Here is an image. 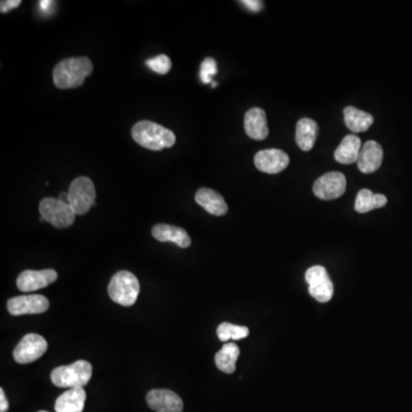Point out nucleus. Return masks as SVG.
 <instances>
[{
	"label": "nucleus",
	"instance_id": "1a4fd4ad",
	"mask_svg": "<svg viewBox=\"0 0 412 412\" xmlns=\"http://www.w3.org/2000/svg\"><path fill=\"white\" fill-rule=\"evenodd\" d=\"M347 181L340 172H329L320 176L313 186V191L317 198L324 200H337L346 191Z\"/></svg>",
	"mask_w": 412,
	"mask_h": 412
},
{
	"label": "nucleus",
	"instance_id": "bb28decb",
	"mask_svg": "<svg viewBox=\"0 0 412 412\" xmlns=\"http://www.w3.org/2000/svg\"><path fill=\"white\" fill-rule=\"evenodd\" d=\"M240 3L243 4V6L246 7L247 10L255 13L260 12L262 10V7H264V3L259 1V0H244Z\"/></svg>",
	"mask_w": 412,
	"mask_h": 412
},
{
	"label": "nucleus",
	"instance_id": "7c9ffc66",
	"mask_svg": "<svg viewBox=\"0 0 412 412\" xmlns=\"http://www.w3.org/2000/svg\"><path fill=\"white\" fill-rule=\"evenodd\" d=\"M59 200H62V202H65V203L69 204V194L68 193H61L59 196Z\"/></svg>",
	"mask_w": 412,
	"mask_h": 412
},
{
	"label": "nucleus",
	"instance_id": "dca6fc26",
	"mask_svg": "<svg viewBox=\"0 0 412 412\" xmlns=\"http://www.w3.org/2000/svg\"><path fill=\"white\" fill-rule=\"evenodd\" d=\"M195 200L212 216H225L228 212V205L224 197L210 188H200L195 195Z\"/></svg>",
	"mask_w": 412,
	"mask_h": 412
},
{
	"label": "nucleus",
	"instance_id": "0eeeda50",
	"mask_svg": "<svg viewBox=\"0 0 412 412\" xmlns=\"http://www.w3.org/2000/svg\"><path fill=\"white\" fill-rule=\"evenodd\" d=\"M306 282L309 286V293L318 302H328L333 299V281L330 278L326 268L313 266L306 271Z\"/></svg>",
	"mask_w": 412,
	"mask_h": 412
},
{
	"label": "nucleus",
	"instance_id": "f03ea898",
	"mask_svg": "<svg viewBox=\"0 0 412 412\" xmlns=\"http://www.w3.org/2000/svg\"><path fill=\"white\" fill-rule=\"evenodd\" d=\"M132 138L139 145L154 151L171 148L176 143V136L172 131L150 120L136 123L132 129Z\"/></svg>",
	"mask_w": 412,
	"mask_h": 412
},
{
	"label": "nucleus",
	"instance_id": "9b49d317",
	"mask_svg": "<svg viewBox=\"0 0 412 412\" xmlns=\"http://www.w3.org/2000/svg\"><path fill=\"white\" fill-rule=\"evenodd\" d=\"M290 158L286 153L280 149H266L257 153L255 165L259 171L269 174H276L289 165Z\"/></svg>",
	"mask_w": 412,
	"mask_h": 412
},
{
	"label": "nucleus",
	"instance_id": "9d476101",
	"mask_svg": "<svg viewBox=\"0 0 412 412\" xmlns=\"http://www.w3.org/2000/svg\"><path fill=\"white\" fill-rule=\"evenodd\" d=\"M49 308V299L44 295H20L7 302V309L13 316L20 315L41 314Z\"/></svg>",
	"mask_w": 412,
	"mask_h": 412
},
{
	"label": "nucleus",
	"instance_id": "b1692460",
	"mask_svg": "<svg viewBox=\"0 0 412 412\" xmlns=\"http://www.w3.org/2000/svg\"><path fill=\"white\" fill-rule=\"evenodd\" d=\"M250 330L246 326H234V324L221 323L218 326L217 330V335L221 342H228L229 339H234V340H240L249 335Z\"/></svg>",
	"mask_w": 412,
	"mask_h": 412
},
{
	"label": "nucleus",
	"instance_id": "2f4dec72",
	"mask_svg": "<svg viewBox=\"0 0 412 412\" xmlns=\"http://www.w3.org/2000/svg\"><path fill=\"white\" fill-rule=\"evenodd\" d=\"M38 412H47V411H38Z\"/></svg>",
	"mask_w": 412,
	"mask_h": 412
},
{
	"label": "nucleus",
	"instance_id": "20e7f679",
	"mask_svg": "<svg viewBox=\"0 0 412 412\" xmlns=\"http://www.w3.org/2000/svg\"><path fill=\"white\" fill-rule=\"evenodd\" d=\"M108 293L112 302L129 307L136 304L140 293V283L131 271H120L111 277Z\"/></svg>",
	"mask_w": 412,
	"mask_h": 412
},
{
	"label": "nucleus",
	"instance_id": "a878e982",
	"mask_svg": "<svg viewBox=\"0 0 412 412\" xmlns=\"http://www.w3.org/2000/svg\"><path fill=\"white\" fill-rule=\"evenodd\" d=\"M218 74L216 60L212 58H206L200 65V77L202 83L210 84L212 82V77Z\"/></svg>",
	"mask_w": 412,
	"mask_h": 412
},
{
	"label": "nucleus",
	"instance_id": "f257e3e1",
	"mask_svg": "<svg viewBox=\"0 0 412 412\" xmlns=\"http://www.w3.org/2000/svg\"><path fill=\"white\" fill-rule=\"evenodd\" d=\"M93 65L85 56L62 60L53 71V80L60 89H76L92 74Z\"/></svg>",
	"mask_w": 412,
	"mask_h": 412
},
{
	"label": "nucleus",
	"instance_id": "aec40b11",
	"mask_svg": "<svg viewBox=\"0 0 412 412\" xmlns=\"http://www.w3.org/2000/svg\"><path fill=\"white\" fill-rule=\"evenodd\" d=\"M362 143L359 136L349 134L345 136L339 147L335 149V158L340 164H353L359 160Z\"/></svg>",
	"mask_w": 412,
	"mask_h": 412
},
{
	"label": "nucleus",
	"instance_id": "cd10ccee",
	"mask_svg": "<svg viewBox=\"0 0 412 412\" xmlns=\"http://www.w3.org/2000/svg\"><path fill=\"white\" fill-rule=\"evenodd\" d=\"M20 5H21V0H6L0 3V11L1 13L10 12L16 7H19Z\"/></svg>",
	"mask_w": 412,
	"mask_h": 412
},
{
	"label": "nucleus",
	"instance_id": "f8f14e48",
	"mask_svg": "<svg viewBox=\"0 0 412 412\" xmlns=\"http://www.w3.org/2000/svg\"><path fill=\"white\" fill-rule=\"evenodd\" d=\"M56 278H58V274L54 269L25 271H22L18 277L16 285L22 292H32L54 283Z\"/></svg>",
	"mask_w": 412,
	"mask_h": 412
},
{
	"label": "nucleus",
	"instance_id": "412c9836",
	"mask_svg": "<svg viewBox=\"0 0 412 412\" xmlns=\"http://www.w3.org/2000/svg\"><path fill=\"white\" fill-rule=\"evenodd\" d=\"M344 118L346 127L354 133L366 132L373 124V115L352 105L344 109Z\"/></svg>",
	"mask_w": 412,
	"mask_h": 412
},
{
	"label": "nucleus",
	"instance_id": "ddd939ff",
	"mask_svg": "<svg viewBox=\"0 0 412 412\" xmlns=\"http://www.w3.org/2000/svg\"><path fill=\"white\" fill-rule=\"evenodd\" d=\"M147 403L156 412H182L184 402L178 394L169 390H153L147 394Z\"/></svg>",
	"mask_w": 412,
	"mask_h": 412
},
{
	"label": "nucleus",
	"instance_id": "39448f33",
	"mask_svg": "<svg viewBox=\"0 0 412 412\" xmlns=\"http://www.w3.org/2000/svg\"><path fill=\"white\" fill-rule=\"evenodd\" d=\"M39 213L44 221L60 229L70 227L77 216L70 204L53 197H46L41 200L39 203Z\"/></svg>",
	"mask_w": 412,
	"mask_h": 412
},
{
	"label": "nucleus",
	"instance_id": "423d86ee",
	"mask_svg": "<svg viewBox=\"0 0 412 412\" xmlns=\"http://www.w3.org/2000/svg\"><path fill=\"white\" fill-rule=\"evenodd\" d=\"M68 194L69 204L77 216H83L96 205V187L87 176L75 179L69 187Z\"/></svg>",
	"mask_w": 412,
	"mask_h": 412
},
{
	"label": "nucleus",
	"instance_id": "c756f323",
	"mask_svg": "<svg viewBox=\"0 0 412 412\" xmlns=\"http://www.w3.org/2000/svg\"><path fill=\"white\" fill-rule=\"evenodd\" d=\"M53 1H49V0H43V1H40V10L43 11V12H49V8L53 5Z\"/></svg>",
	"mask_w": 412,
	"mask_h": 412
},
{
	"label": "nucleus",
	"instance_id": "4be33fe9",
	"mask_svg": "<svg viewBox=\"0 0 412 412\" xmlns=\"http://www.w3.org/2000/svg\"><path fill=\"white\" fill-rule=\"evenodd\" d=\"M240 356V348L234 342H227L216 354L214 362L217 368L225 373H234L236 370L237 359Z\"/></svg>",
	"mask_w": 412,
	"mask_h": 412
},
{
	"label": "nucleus",
	"instance_id": "393cba45",
	"mask_svg": "<svg viewBox=\"0 0 412 412\" xmlns=\"http://www.w3.org/2000/svg\"><path fill=\"white\" fill-rule=\"evenodd\" d=\"M146 65L151 70L157 72L160 75H167L171 68H172V62L169 56L165 54H160V56L153 58L146 61Z\"/></svg>",
	"mask_w": 412,
	"mask_h": 412
},
{
	"label": "nucleus",
	"instance_id": "5701e85b",
	"mask_svg": "<svg viewBox=\"0 0 412 412\" xmlns=\"http://www.w3.org/2000/svg\"><path fill=\"white\" fill-rule=\"evenodd\" d=\"M387 204V198L385 195L373 194L369 189L359 191L355 200V210L359 213H366L373 210L380 209Z\"/></svg>",
	"mask_w": 412,
	"mask_h": 412
},
{
	"label": "nucleus",
	"instance_id": "4468645a",
	"mask_svg": "<svg viewBox=\"0 0 412 412\" xmlns=\"http://www.w3.org/2000/svg\"><path fill=\"white\" fill-rule=\"evenodd\" d=\"M382 160H384V150L382 146L378 142L368 141L362 146L360 156L357 160V167L360 169L361 172L373 173L382 167Z\"/></svg>",
	"mask_w": 412,
	"mask_h": 412
},
{
	"label": "nucleus",
	"instance_id": "2eb2a0df",
	"mask_svg": "<svg viewBox=\"0 0 412 412\" xmlns=\"http://www.w3.org/2000/svg\"><path fill=\"white\" fill-rule=\"evenodd\" d=\"M244 129L246 134L253 140H265L269 133L265 110L262 108L250 109L244 117Z\"/></svg>",
	"mask_w": 412,
	"mask_h": 412
},
{
	"label": "nucleus",
	"instance_id": "6e6552de",
	"mask_svg": "<svg viewBox=\"0 0 412 412\" xmlns=\"http://www.w3.org/2000/svg\"><path fill=\"white\" fill-rule=\"evenodd\" d=\"M46 340L37 333H29L21 339L13 352L14 360L19 364L32 363L46 353Z\"/></svg>",
	"mask_w": 412,
	"mask_h": 412
},
{
	"label": "nucleus",
	"instance_id": "c85d7f7f",
	"mask_svg": "<svg viewBox=\"0 0 412 412\" xmlns=\"http://www.w3.org/2000/svg\"><path fill=\"white\" fill-rule=\"evenodd\" d=\"M8 408H10V404H8V401H7L5 392H4L3 388H1V390H0V412H7L8 411Z\"/></svg>",
	"mask_w": 412,
	"mask_h": 412
},
{
	"label": "nucleus",
	"instance_id": "a211bd4d",
	"mask_svg": "<svg viewBox=\"0 0 412 412\" xmlns=\"http://www.w3.org/2000/svg\"><path fill=\"white\" fill-rule=\"evenodd\" d=\"M153 236L160 242H172L180 247H189L191 237L185 229L176 226L157 225L153 228Z\"/></svg>",
	"mask_w": 412,
	"mask_h": 412
},
{
	"label": "nucleus",
	"instance_id": "7ed1b4c3",
	"mask_svg": "<svg viewBox=\"0 0 412 412\" xmlns=\"http://www.w3.org/2000/svg\"><path fill=\"white\" fill-rule=\"evenodd\" d=\"M93 368L87 361H76L70 366H62L53 370L51 380L61 388H83L92 377Z\"/></svg>",
	"mask_w": 412,
	"mask_h": 412
},
{
	"label": "nucleus",
	"instance_id": "f3484780",
	"mask_svg": "<svg viewBox=\"0 0 412 412\" xmlns=\"http://www.w3.org/2000/svg\"><path fill=\"white\" fill-rule=\"evenodd\" d=\"M86 402L84 388H70L60 395L56 402V412H83Z\"/></svg>",
	"mask_w": 412,
	"mask_h": 412
},
{
	"label": "nucleus",
	"instance_id": "6ab92c4d",
	"mask_svg": "<svg viewBox=\"0 0 412 412\" xmlns=\"http://www.w3.org/2000/svg\"><path fill=\"white\" fill-rule=\"evenodd\" d=\"M318 127L316 122L311 118H302L297 123L295 141L299 148L304 151H309L316 142Z\"/></svg>",
	"mask_w": 412,
	"mask_h": 412
}]
</instances>
